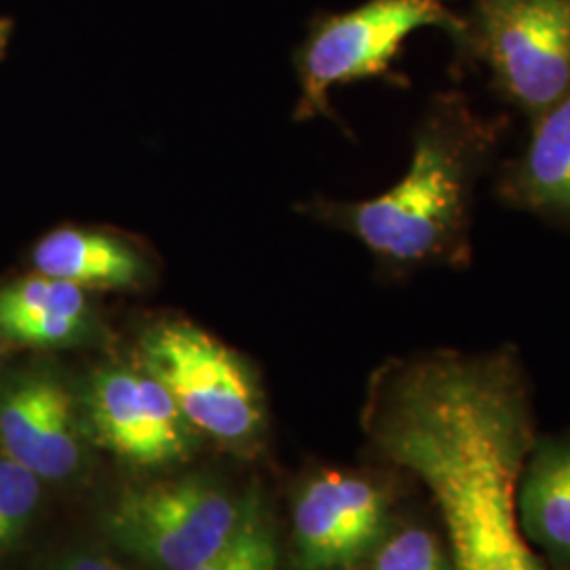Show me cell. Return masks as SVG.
Here are the masks:
<instances>
[{"label":"cell","instance_id":"cell-3","mask_svg":"<svg viewBox=\"0 0 570 570\" xmlns=\"http://www.w3.org/2000/svg\"><path fill=\"white\" fill-rule=\"evenodd\" d=\"M425 28L446 32L454 45L465 21L449 0H366L343 13L317 16L294 53L301 85L294 119H334L330 91L338 85L385 81L407 87L406 77L393 66L407 39Z\"/></svg>","mask_w":570,"mask_h":570},{"label":"cell","instance_id":"cell-11","mask_svg":"<svg viewBox=\"0 0 570 570\" xmlns=\"http://www.w3.org/2000/svg\"><path fill=\"white\" fill-rule=\"evenodd\" d=\"M94 330L87 289L42 273L0 289V334L18 345L60 348Z\"/></svg>","mask_w":570,"mask_h":570},{"label":"cell","instance_id":"cell-12","mask_svg":"<svg viewBox=\"0 0 570 570\" xmlns=\"http://www.w3.org/2000/svg\"><path fill=\"white\" fill-rule=\"evenodd\" d=\"M37 273L79 285L87 292L134 289L148 282L142 249L112 233L66 226L45 235L32 249Z\"/></svg>","mask_w":570,"mask_h":570},{"label":"cell","instance_id":"cell-6","mask_svg":"<svg viewBox=\"0 0 570 570\" xmlns=\"http://www.w3.org/2000/svg\"><path fill=\"white\" fill-rule=\"evenodd\" d=\"M235 499L207 478L186 475L121 490L104 529L155 570H197L225 548L244 515Z\"/></svg>","mask_w":570,"mask_h":570},{"label":"cell","instance_id":"cell-14","mask_svg":"<svg viewBox=\"0 0 570 570\" xmlns=\"http://www.w3.org/2000/svg\"><path fill=\"white\" fill-rule=\"evenodd\" d=\"M197 570H279L275 529L256 494L245 497L242 522L225 548Z\"/></svg>","mask_w":570,"mask_h":570},{"label":"cell","instance_id":"cell-8","mask_svg":"<svg viewBox=\"0 0 570 570\" xmlns=\"http://www.w3.org/2000/svg\"><path fill=\"white\" fill-rule=\"evenodd\" d=\"M387 492L366 475L320 471L292 508L294 570H355L389 534Z\"/></svg>","mask_w":570,"mask_h":570},{"label":"cell","instance_id":"cell-1","mask_svg":"<svg viewBox=\"0 0 570 570\" xmlns=\"http://www.w3.org/2000/svg\"><path fill=\"white\" fill-rule=\"evenodd\" d=\"M364 419L381 454L429 490L452 570H546L515 508L539 440L515 346L393 362L372 381Z\"/></svg>","mask_w":570,"mask_h":570},{"label":"cell","instance_id":"cell-15","mask_svg":"<svg viewBox=\"0 0 570 570\" xmlns=\"http://www.w3.org/2000/svg\"><path fill=\"white\" fill-rule=\"evenodd\" d=\"M41 478L0 454V550L18 541L41 501Z\"/></svg>","mask_w":570,"mask_h":570},{"label":"cell","instance_id":"cell-16","mask_svg":"<svg viewBox=\"0 0 570 570\" xmlns=\"http://www.w3.org/2000/svg\"><path fill=\"white\" fill-rule=\"evenodd\" d=\"M370 562L372 570H452L449 553L423 527L389 532Z\"/></svg>","mask_w":570,"mask_h":570},{"label":"cell","instance_id":"cell-9","mask_svg":"<svg viewBox=\"0 0 570 570\" xmlns=\"http://www.w3.org/2000/svg\"><path fill=\"white\" fill-rule=\"evenodd\" d=\"M82 428L70 391L49 370L0 383V452L41 480H66L82 461Z\"/></svg>","mask_w":570,"mask_h":570},{"label":"cell","instance_id":"cell-18","mask_svg":"<svg viewBox=\"0 0 570 570\" xmlns=\"http://www.w3.org/2000/svg\"><path fill=\"white\" fill-rule=\"evenodd\" d=\"M11 32H13V21L7 18H0V58L4 56L9 41H11Z\"/></svg>","mask_w":570,"mask_h":570},{"label":"cell","instance_id":"cell-13","mask_svg":"<svg viewBox=\"0 0 570 570\" xmlns=\"http://www.w3.org/2000/svg\"><path fill=\"white\" fill-rule=\"evenodd\" d=\"M515 508L529 543L570 562V438L534 442Z\"/></svg>","mask_w":570,"mask_h":570},{"label":"cell","instance_id":"cell-5","mask_svg":"<svg viewBox=\"0 0 570 570\" xmlns=\"http://www.w3.org/2000/svg\"><path fill=\"white\" fill-rule=\"evenodd\" d=\"M140 366L164 385L186 421L223 444L252 442L265 402L244 357L186 320H164L140 338Z\"/></svg>","mask_w":570,"mask_h":570},{"label":"cell","instance_id":"cell-20","mask_svg":"<svg viewBox=\"0 0 570 570\" xmlns=\"http://www.w3.org/2000/svg\"><path fill=\"white\" fill-rule=\"evenodd\" d=\"M449 2H450V0H449Z\"/></svg>","mask_w":570,"mask_h":570},{"label":"cell","instance_id":"cell-19","mask_svg":"<svg viewBox=\"0 0 570 570\" xmlns=\"http://www.w3.org/2000/svg\"><path fill=\"white\" fill-rule=\"evenodd\" d=\"M2 338H4V336H2V334H0V351H2Z\"/></svg>","mask_w":570,"mask_h":570},{"label":"cell","instance_id":"cell-17","mask_svg":"<svg viewBox=\"0 0 570 570\" xmlns=\"http://www.w3.org/2000/svg\"><path fill=\"white\" fill-rule=\"evenodd\" d=\"M60 570H122L110 560L104 558H96V556H77L63 562Z\"/></svg>","mask_w":570,"mask_h":570},{"label":"cell","instance_id":"cell-4","mask_svg":"<svg viewBox=\"0 0 570 570\" xmlns=\"http://www.w3.org/2000/svg\"><path fill=\"white\" fill-rule=\"evenodd\" d=\"M454 70L484 68L529 119L570 91V0H471Z\"/></svg>","mask_w":570,"mask_h":570},{"label":"cell","instance_id":"cell-2","mask_svg":"<svg viewBox=\"0 0 570 570\" xmlns=\"http://www.w3.org/2000/svg\"><path fill=\"white\" fill-rule=\"evenodd\" d=\"M508 115L478 112L459 89L429 100L404 178L366 202L308 205L320 223L355 237L391 275L473 263V202L510 129Z\"/></svg>","mask_w":570,"mask_h":570},{"label":"cell","instance_id":"cell-10","mask_svg":"<svg viewBox=\"0 0 570 570\" xmlns=\"http://www.w3.org/2000/svg\"><path fill=\"white\" fill-rule=\"evenodd\" d=\"M494 193L501 204L570 228V91L530 119L529 142L501 165Z\"/></svg>","mask_w":570,"mask_h":570},{"label":"cell","instance_id":"cell-7","mask_svg":"<svg viewBox=\"0 0 570 570\" xmlns=\"http://www.w3.org/2000/svg\"><path fill=\"white\" fill-rule=\"evenodd\" d=\"M81 428L100 449L136 468H167L197 446L169 391L140 364L96 370L82 391Z\"/></svg>","mask_w":570,"mask_h":570}]
</instances>
